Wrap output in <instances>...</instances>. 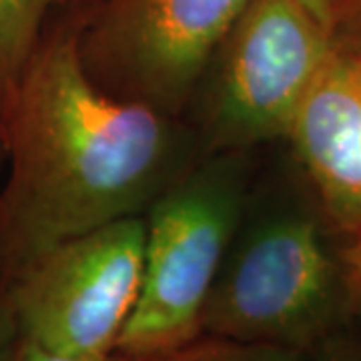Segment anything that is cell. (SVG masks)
<instances>
[{
    "label": "cell",
    "mask_w": 361,
    "mask_h": 361,
    "mask_svg": "<svg viewBox=\"0 0 361 361\" xmlns=\"http://www.w3.org/2000/svg\"><path fill=\"white\" fill-rule=\"evenodd\" d=\"M111 357H77V355H66V353H59L52 349L40 345L32 339L26 337H18V341L14 343L13 351L6 361H111Z\"/></svg>",
    "instance_id": "13"
},
{
    "label": "cell",
    "mask_w": 361,
    "mask_h": 361,
    "mask_svg": "<svg viewBox=\"0 0 361 361\" xmlns=\"http://www.w3.org/2000/svg\"><path fill=\"white\" fill-rule=\"evenodd\" d=\"M311 361H361V334L348 325L310 353Z\"/></svg>",
    "instance_id": "10"
},
{
    "label": "cell",
    "mask_w": 361,
    "mask_h": 361,
    "mask_svg": "<svg viewBox=\"0 0 361 361\" xmlns=\"http://www.w3.org/2000/svg\"><path fill=\"white\" fill-rule=\"evenodd\" d=\"M85 2H97V0H85Z\"/></svg>",
    "instance_id": "18"
},
{
    "label": "cell",
    "mask_w": 361,
    "mask_h": 361,
    "mask_svg": "<svg viewBox=\"0 0 361 361\" xmlns=\"http://www.w3.org/2000/svg\"><path fill=\"white\" fill-rule=\"evenodd\" d=\"M337 237L307 183L253 180L201 313V334L310 355L357 315Z\"/></svg>",
    "instance_id": "2"
},
{
    "label": "cell",
    "mask_w": 361,
    "mask_h": 361,
    "mask_svg": "<svg viewBox=\"0 0 361 361\" xmlns=\"http://www.w3.org/2000/svg\"><path fill=\"white\" fill-rule=\"evenodd\" d=\"M253 171V153L199 157L147 209L141 293L116 355H149L201 336V313L243 215Z\"/></svg>",
    "instance_id": "3"
},
{
    "label": "cell",
    "mask_w": 361,
    "mask_h": 361,
    "mask_svg": "<svg viewBox=\"0 0 361 361\" xmlns=\"http://www.w3.org/2000/svg\"><path fill=\"white\" fill-rule=\"evenodd\" d=\"M336 51L305 0H251L201 78L185 121L201 155L287 141L297 111Z\"/></svg>",
    "instance_id": "4"
},
{
    "label": "cell",
    "mask_w": 361,
    "mask_h": 361,
    "mask_svg": "<svg viewBox=\"0 0 361 361\" xmlns=\"http://www.w3.org/2000/svg\"><path fill=\"white\" fill-rule=\"evenodd\" d=\"M336 47V44H334ZM291 159L339 239L361 235V65L336 49L287 135Z\"/></svg>",
    "instance_id": "7"
},
{
    "label": "cell",
    "mask_w": 361,
    "mask_h": 361,
    "mask_svg": "<svg viewBox=\"0 0 361 361\" xmlns=\"http://www.w3.org/2000/svg\"><path fill=\"white\" fill-rule=\"evenodd\" d=\"M249 2H87L78 35L85 71L118 99L185 118L213 54Z\"/></svg>",
    "instance_id": "5"
},
{
    "label": "cell",
    "mask_w": 361,
    "mask_h": 361,
    "mask_svg": "<svg viewBox=\"0 0 361 361\" xmlns=\"http://www.w3.org/2000/svg\"><path fill=\"white\" fill-rule=\"evenodd\" d=\"M339 257L343 263L345 279H348L349 291L355 301V307H361V235L341 239L339 243Z\"/></svg>",
    "instance_id": "11"
},
{
    "label": "cell",
    "mask_w": 361,
    "mask_h": 361,
    "mask_svg": "<svg viewBox=\"0 0 361 361\" xmlns=\"http://www.w3.org/2000/svg\"><path fill=\"white\" fill-rule=\"evenodd\" d=\"M4 171V137H2V125H0V173Z\"/></svg>",
    "instance_id": "16"
},
{
    "label": "cell",
    "mask_w": 361,
    "mask_h": 361,
    "mask_svg": "<svg viewBox=\"0 0 361 361\" xmlns=\"http://www.w3.org/2000/svg\"><path fill=\"white\" fill-rule=\"evenodd\" d=\"M18 327L11 303V287L0 277V361L8 360L14 343L18 341Z\"/></svg>",
    "instance_id": "14"
},
{
    "label": "cell",
    "mask_w": 361,
    "mask_h": 361,
    "mask_svg": "<svg viewBox=\"0 0 361 361\" xmlns=\"http://www.w3.org/2000/svg\"><path fill=\"white\" fill-rule=\"evenodd\" d=\"M355 319H357V322H360V325H361V307L357 310V315H355Z\"/></svg>",
    "instance_id": "17"
},
{
    "label": "cell",
    "mask_w": 361,
    "mask_h": 361,
    "mask_svg": "<svg viewBox=\"0 0 361 361\" xmlns=\"http://www.w3.org/2000/svg\"><path fill=\"white\" fill-rule=\"evenodd\" d=\"M145 215L82 233L11 281L20 337L77 357H111L139 299Z\"/></svg>",
    "instance_id": "6"
},
{
    "label": "cell",
    "mask_w": 361,
    "mask_h": 361,
    "mask_svg": "<svg viewBox=\"0 0 361 361\" xmlns=\"http://www.w3.org/2000/svg\"><path fill=\"white\" fill-rule=\"evenodd\" d=\"M305 4L311 8L322 25L329 30H334L341 20H345L361 4V0H305Z\"/></svg>",
    "instance_id": "15"
},
{
    "label": "cell",
    "mask_w": 361,
    "mask_h": 361,
    "mask_svg": "<svg viewBox=\"0 0 361 361\" xmlns=\"http://www.w3.org/2000/svg\"><path fill=\"white\" fill-rule=\"evenodd\" d=\"M85 0H0V116L56 14Z\"/></svg>",
    "instance_id": "8"
},
{
    "label": "cell",
    "mask_w": 361,
    "mask_h": 361,
    "mask_svg": "<svg viewBox=\"0 0 361 361\" xmlns=\"http://www.w3.org/2000/svg\"><path fill=\"white\" fill-rule=\"evenodd\" d=\"M310 355L297 349L247 343L227 337H215L201 334L191 341L177 348L157 351L149 355L123 357L116 355L111 361H307Z\"/></svg>",
    "instance_id": "9"
},
{
    "label": "cell",
    "mask_w": 361,
    "mask_h": 361,
    "mask_svg": "<svg viewBox=\"0 0 361 361\" xmlns=\"http://www.w3.org/2000/svg\"><path fill=\"white\" fill-rule=\"evenodd\" d=\"M331 39L337 51L361 65V4L331 30Z\"/></svg>",
    "instance_id": "12"
},
{
    "label": "cell",
    "mask_w": 361,
    "mask_h": 361,
    "mask_svg": "<svg viewBox=\"0 0 361 361\" xmlns=\"http://www.w3.org/2000/svg\"><path fill=\"white\" fill-rule=\"evenodd\" d=\"M85 4L56 14L6 111L0 277L113 221L145 215L201 155L191 125L97 87L78 35Z\"/></svg>",
    "instance_id": "1"
}]
</instances>
